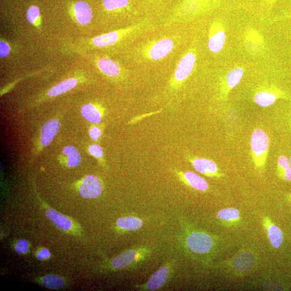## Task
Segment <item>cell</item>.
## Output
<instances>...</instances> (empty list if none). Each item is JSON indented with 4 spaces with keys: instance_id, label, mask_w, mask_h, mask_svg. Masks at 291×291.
<instances>
[{
    "instance_id": "6da1fadb",
    "label": "cell",
    "mask_w": 291,
    "mask_h": 291,
    "mask_svg": "<svg viewBox=\"0 0 291 291\" xmlns=\"http://www.w3.org/2000/svg\"><path fill=\"white\" fill-rule=\"evenodd\" d=\"M269 139L267 134L262 129L253 131L250 139L251 156L255 168L263 171L267 164Z\"/></svg>"
},
{
    "instance_id": "7a4b0ae2",
    "label": "cell",
    "mask_w": 291,
    "mask_h": 291,
    "mask_svg": "<svg viewBox=\"0 0 291 291\" xmlns=\"http://www.w3.org/2000/svg\"><path fill=\"white\" fill-rule=\"evenodd\" d=\"M188 249L198 255L206 254L211 251L215 243L213 237L201 231H193L186 239Z\"/></svg>"
},
{
    "instance_id": "3957f363",
    "label": "cell",
    "mask_w": 291,
    "mask_h": 291,
    "mask_svg": "<svg viewBox=\"0 0 291 291\" xmlns=\"http://www.w3.org/2000/svg\"><path fill=\"white\" fill-rule=\"evenodd\" d=\"M103 190L102 183L98 177L91 175L86 176L81 182L79 193L85 198H95L99 197Z\"/></svg>"
},
{
    "instance_id": "277c9868",
    "label": "cell",
    "mask_w": 291,
    "mask_h": 291,
    "mask_svg": "<svg viewBox=\"0 0 291 291\" xmlns=\"http://www.w3.org/2000/svg\"><path fill=\"white\" fill-rule=\"evenodd\" d=\"M193 167L200 173L209 177L219 178L224 176L220 172L217 164L212 160L203 158L190 159Z\"/></svg>"
},
{
    "instance_id": "5b68a950",
    "label": "cell",
    "mask_w": 291,
    "mask_h": 291,
    "mask_svg": "<svg viewBox=\"0 0 291 291\" xmlns=\"http://www.w3.org/2000/svg\"><path fill=\"white\" fill-rule=\"evenodd\" d=\"M196 62V57L193 52H189L183 57L178 64L174 78L177 82H182L190 75Z\"/></svg>"
},
{
    "instance_id": "8992f818",
    "label": "cell",
    "mask_w": 291,
    "mask_h": 291,
    "mask_svg": "<svg viewBox=\"0 0 291 291\" xmlns=\"http://www.w3.org/2000/svg\"><path fill=\"white\" fill-rule=\"evenodd\" d=\"M46 214L48 218L58 229L66 232H75L74 223L72 219L50 208H46Z\"/></svg>"
},
{
    "instance_id": "52a82bcc",
    "label": "cell",
    "mask_w": 291,
    "mask_h": 291,
    "mask_svg": "<svg viewBox=\"0 0 291 291\" xmlns=\"http://www.w3.org/2000/svg\"><path fill=\"white\" fill-rule=\"evenodd\" d=\"M174 42L171 39H164L156 42L150 48L148 55L153 60H159L169 55L173 49Z\"/></svg>"
},
{
    "instance_id": "ba28073f",
    "label": "cell",
    "mask_w": 291,
    "mask_h": 291,
    "mask_svg": "<svg viewBox=\"0 0 291 291\" xmlns=\"http://www.w3.org/2000/svg\"><path fill=\"white\" fill-rule=\"evenodd\" d=\"M60 128V122L57 120H51L47 121L41 129L40 143L42 146L49 145Z\"/></svg>"
},
{
    "instance_id": "9c48e42d",
    "label": "cell",
    "mask_w": 291,
    "mask_h": 291,
    "mask_svg": "<svg viewBox=\"0 0 291 291\" xmlns=\"http://www.w3.org/2000/svg\"><path fill=\"white\" fill-rule=\"evenodd\" d=\"M170 274V269L168 267H161L150 277L143 288L148 291H155L161 288L167 282Z\"/></svg>"
},
{
    "instance_id": "30bf717a",
    "label": "cell",
    "mask_w": 291,
    "mask_h": 291,
    "mask_svg": "<svg viewBox=\"0 0 291 291\" xmlns=\"http://www.w3.org/2000/svg\"><path fill=\"white\" fill-rule=\"evenodd\" d=\"M263 222L269 241L272 246L274 248L281 246L283 241V235L281 229L272 224L267 217L263 219Z\"/></svg>"
},
{
    "instance_id": "8fae6325",
    "label": "cell",
    "mask_w": 291,
    "mask_h": 291,
    "mask_svg": "<svg viewBox=\"0 0 291 291\" xmlns=\"http://www.w3.org/2000/svg\"><path fill=\"white\" fill-rule=\"evenodd\" d=\"M233 263L236 271L245 272L254 266L255 258L251 252H242L235 257Z\"/></svg>"
},
{
    "instance_id": "7c38bea8",
    "label": "cell",
    "mask_w": 291,
    "mask_h": 291,
    "mask_svg": "<svg viewBox=\"0 0 291 291\" xmlns=\"http://www.w3.org/2000/svg\"><path fill=\"white\" fill-rule=\"evenodd\" d=\"M138 255V252L135 250L124 251L113 259L111 262L112 267L117 269L125 268L136 260Z\"/></svg>"
},
{
    "instance_id": "4fadbf2b",
    "label": "cell",
    "mask_w": 291,
    "mask_h": 291,
    "mask_svg": "<svg viewBox=\"0 0 291 291\" xmlns=\"http://www.w3.org/2000/svg\"><path fill=\"white\" fill-rule=\"evenodd\" d=\"M74 12L75 19L81 24H88L93 19V11L90 5L85 2L79 1L75 3Z\"/></svg>"
},
{
    "instance_id": "5bb4252c",
    "label": "cell",
    "mask_w": 291,
    "mask_h": 291,
    "mask_svg": "<svg viewBox=\"0 0 291 291\" xmlns=\"http://www.w3.org/2000/svg\"><path fill=\"white\" fill-rule=\"evenodd\" d=\"M181 176L187 185L195 190L203 192L208 190L209 185L207 181L195 172L188 171L181 173Z\"/></svg>"
},
{
    "instance_id": "9a60e30c",
    "label": "cell",
    "mask_w": 291,
    "mask_h": 291,
    "mask_svg": "<svg viewBox=\"0 0 291 291\" xmlns=\"http://www.w3.org/2000/svg\"><path fill=\"white\" fill-rule=\"evenodd\" d=\"M97 66L102 73L109 77H117L121 73L120 66L109 58L99 59L97 62Z\"/></svg>"
},
{
    "instance_id": "2e32d148",
    "label": "cell",
    "mask_w": 291,
    "mask_h": 291,
    "mask_svg": "<svg viewBox=\"0 0 291 291\" xmlns=\"http://www.w3.org/2000/svg\"><path fill=\"white\" fill-rule=\"evenodd\" d=\"M78 84V80L74 78H69L54 86L48 92L49 97H56L73 89Z\"/></svg>"
},
{
    "instance_id": "e0dca14e",
    "label": "cell",
    "mask_w": 291,
    "mask_h": 291,
    "mask_svg": "<svg viewBox=\"0 0 291 291\" xmlns=\"http://www.w3.org/2000/svg\"><path fill=\"white\" fill-rule=\"evenodd\" d=\"M120 34L117 31H112L108 33L97 36L93 40V44L97 47H105L114 45L119 39Z\"/></svg>"
},
{
    "instance_id": "ac0fdd59",
    "label": "cell",
    "mask_w": 291,
    "mask_h": 291,
    "mask_svg": "<svg viewBox=\"0 0 291 291\" xmlns=\"http://www.w3.org/2000/svg\"><path fill=\"white\" fill-rule=\"evenodd\" d=\"M117 224L119 227L122 229L135 231L142 228L143 221L141 219L134 217H122L118 219Z\"/></svg>"
},
{
    "instance_id": "d6986e66",
    "label": "cell",
    "mask_w": 291,
    "mask_h": 291,
    "mask_svg": "<svg viewBox=\"0 0 291 291\" xmlns=\"http://www.w3.org/2000/svg\"><path fill=\"white\" fill-rule=\"evenodd\" d=\"M81 113L86 120L94 123H98L102 120V115L100 111L93 104L84 105L81 109Z\"/></svg>"
},
{
    "instance_id": "ffe728a7",
    "label": "cell",
    "mask_w": 291,
    "mask_h": 291,
    "mask_svg": "<svg viewBox=\"0 0 291 291\" xmlns=\"http://www.w3.org/2000/svg\"><path fill=\"white\" fill-rule=\"evenodd\" d=\"M226 40L225 32L219 31L210 37L208 41L209 50L214 53H218L222 49Z\"/></svg>"
},
{
    "instance_id": "44dd1931",
    "label": "cell",
    "mask_w": 291,
    "mask_h": 291,
    "mask_svg": "<svg viewBox=\"0 0 291 291\" xmlns=\"http://www.w3.org/2000/svg\"><path fill=\"white\" fill-rule=\"evenodd\" d=\"M276 95L267 90L258 92L254 96L256 103L263 107L271 106L276 101Z\"/></svg>"
},
{
    "instance_id": "7402d4cb",
    "label": "cell",
    "mask_w": 291,
    "mask_h": 291,
    "mask_svg": "<svg viewBox=\"0 0 291 291\" xmlns=\"http://www.w3.org/2000/svg\"><path fill=\"white\" fill-rule=\"evenodd\" d=\"M62 153L68 156L67 165L70 167H77L82 161L80 153L73 146H67L64 147Z\"/></svg>"
},
{
    "instance_id": "603a6c76",
    "label": "cell",
    "mask_w": 291,
    "mask_h": 291,
    "mask_svg": "<svg viewBox=\"0 0 291 291\" xmlns=\"http://www.w3.org/2000/svg\"><path fill=\"white\" fill-rule=\"evenodd\" d=\"M279 175L285 180L291 181V166L287 156H280L277 161Z\"/></svg>"
},
{
    "instance_id": "cb8c5ba5",
    "label": "cell",
    "mask_w": 291,
    "mask_h": 291,
    "mask_svg": "<svg viewBox=\"0 0 291 291\" xmlns=\"http://www.w3.org/2000/svg\"><path fill=\"white\" fill-rule=\"evenodd\" d=\"M243 74L244 70L242 68H235L231 70L226 77V82L229 89H233L238 85Z\"/></svg>"
},
{
    "instance_id": "d4e9b609",
    "label": "cell",
    "mask_w": 291,
    "mask_h": 291,
    "mask_svg": "<svg viewBox=\"0 0 291 291\" xmlns=\"http://www.w3.org/2000/svg\"><path fill=\"white\" fill-rule=\"evenodd\" d=\"M41 282L43 285L49 289L57 290L64 285L63 279L56 275L49 274L41 278Z\"/></svg>"
},
{
    "instance_id": "484cf974",
    "label": "cell",
    "mask_w": 291,
    "mask_h": 291,
    "mask_svg": "<svg viewBox=\"0 0 291 291\" xmlns=\"http://www.w3.org/2000/svg\"><path fill=\"white\" fill-rule=\"evenodd\" d=\"M218 216L219 219L225 222H234L239 219L240 213L238 209L230 207L220 210Z\"/></svg>"
},
{
    "instance_id": "4316f807",
    "label": "cell",
    "mask_w": 291,
    "mask_h": 291,
    "mask_svg": "<svg viewBox=\"0 0 291 291\" xmlns=\"http://www.w3.org/2000/svg\"><path fill=\"white\" fill-rule=\"evenodd\" d=\"M129 0H104V7L107 10H112L125 7Z\"/></svg>"
},
{
    "instance_id": "83f0119b",
    "label": "cell",
    "mask_w": 291,
    "mask_h": 291,
    "mask_svg": "<svg viewBox=\"0 0 291 291\" xmlns=\"http://www.w3.org/2000/svg\"><path fill=\"white\" fill-rule=\"evenodd\" d=\"M40 10L36 6L31 7L27 12L26 18L29 23L34 24L39 18Z\"/></svg>"
},
{
    "instance_id": "f1b7e54d",
    "label": "cell",
    "mask_w": 291,
    "mask_h": 291,
    "mask_svg": "<svg viewBox=\"0 0 291 291\" xmlns=\"http://www.w3.org/2000/svg\"><path fill=\"white\" fill-rule=\"evenodd\" d=\"M15 249L19 254H24L29 250L28 242L24 240H19L15 245Z\"/></svg>"
},
{
    "instance_id": "f546056e",
    "label": "cell",
    "mask_w": 291,
    "mask_h": 291,
    "mask_svg": "<svg viewBox=\"0 0 291 291\" xmlns=\"http://www.w3.org/2000/svg\"><path fill=\"white\" fill-rule=\"evenodd\" d=\"M89 152L97 158H101L103 156V150L98 145L94 144L90 146Z\"/></svg>"
},
{
    "instance_id": "4dcf8cb0",
    "label": "cell",
    "mask_w": 291,
    "mask_h": 291,
    "mask_svg": "<svg viewBox=\"0 0 291 291\" xmlns=\"http://www.w3.org/2000/svg\"><path fill=\"white\" fill-rule=\"evenodd\" d=\"M10 48L7 43L3 41L0 42V56L6 57L10 52Z\"/></svg>"
},
{
    "instance_id": "1f68e13d",
    "label": "cell",
    "mask_w": 291,
    "mask_h": 291,
    "mask_svg": "<svg viewBox=\"0 0 291 291\" xmlns=\"http://www.w3.org/2000/svg\"><path fill=\"white\" fill-rule=\"evenodd\" d=\"M89 134L92 139L97 141L101 136V131L98 127L94 126L91 128Z\"/></svg>"
},
{
    "instance_id": "d6a6232c",
    "label": "cell",
    "mask_w": 291,
    "mask_h": 291,
    "mask_svg": "<svg viewBox=\"0 0 291 291\" xmlns=\"http://www.w3.org/2000/svg\"><path fill=\"white\" fill-rule=\"evenodd\" d=\"M51 256V253L46 249H42L37 253V258L40 260H44L49 258Z\"/></svg>"
},
{
    "instance_id": "836d02e7",
    "label": "cell",
    "mask_w": 291,
    "mask_h": 291,
    "mask_svg": "<svg viewBox=\"0 0 291 291\" xmlns=\"http://www.w3.org/2000/svg\"><path fill=\"white\" fill-rule=\"evenodd\" d=\"M289 163H290V165L291 166V155L290 158V159H289Z\"/></svg>"
},
{
    "instance_id": "e575fe53",
    "label": "cell",
    "mask_w": 291,
    "mask_h": 291,
    "mask_svg": "<svg viewBox=\"0 0 291 291\" xmlns=\"http://www.w3.org/2000/svg\"><path fill=\"white\" fill-rule=\"evenodd\" d=\"M269 1H275V0H269Z\"/></svg>"
}]
</instances>
